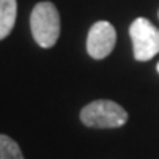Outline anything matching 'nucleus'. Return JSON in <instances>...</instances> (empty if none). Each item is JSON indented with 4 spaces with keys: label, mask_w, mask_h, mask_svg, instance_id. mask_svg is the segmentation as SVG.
Here are the masks:
<instances>
[{
    "label": "nucleus",
    "mask_w": 159,
    "mask_h": 159,
    "mask_svg": "<svg viewBox=\"0 0 159 159\" xmlns=\"http://www.w3.org/2000/svg\"><path fill=\"white\" fill-rule=\"evenodd\" d=\"M156 70H157V73H159V62H157V65H156Z\"/></svg>",
    "instance_id": "7"
},
{
    "label": "nucleus",
    "mask_w": 159,
    "mask_h": 159,
    "mask_svg": "<svg viewBox=\"0 0 159 159\" xmlns=\"http://www.w3.org/2000/svg\"><path fill=\"white\" fill-rule=\"evenodd\" d=\"M0 159H25L18 143L2 133H0Z\"/></svg>",
    "instance_id": "6"
},
{
    "label": "nucleus",
    "mask_w": 159,
    "mask_h": 159,
    "mask_svg": "<svg viewBox=\"0 0 159 159\" xmlns=\"http://www.w3.org/2000/svg\"><path fill=\"white\" fill-rule=\"evenodd\" d=\"M31 33L36 44L49 49L54 47L60 36V15L52 2H39L31 11Z\"/></svg>",
    "instance_id": "1"
},
{
    "label": "nucleus",
    "mask_w": 159,
    "mask_h": 159,
    "mask_svg": "<svg viewBox=\"0 0 159 159\" xmlns=\"http://www.w3.org/2000/svg\"><path fill=\"white\" fill-rule=\"evenodd\" d=\"M115 41H117V33L109 21H96L89 28L88 39H86V50L96 60L106 59L114 50Z\"/></svg>",
    "instance_id": "4"
},
{
    "label": "nucleus",
    "mask_w": 159,
    "mask_h": 159,
    "mask_svg": "<svg viewBox=\"0 0 159 159\" xmlns=\"http://www.w3.org/2000/svg\"><path fill=\"white\" fill-rule=\"evenodd\" d=\"M16 21V0H0V41L5 39Z\"/></svg>",
    "instance_id": "5"
},
{
    "label": "nucleus",
    "mask_w": 159,
    "mask_h": 159,
    "mask_svg": "<svg viewBox=\"0 0 159 159\" xmlns=\"http://www.w3.org/2000/svg\"><path fill=\"white\" fill-rule=\"evenodd\" d=\"M80 120L91 128H119L127 124L128 114L114 101L98 99L83 107L80 112Z\"/></svg>",
    "instance_id": "2"
},
{
    "label": "nucleus",
    "mask_w": 159,
    "mask_h": 159,
    "mask_svg": "<svg viewBox=\"0 0 159 159\" xmlns=\"http://www.w3.org/2000/svg\"><path fill=\"white\" fill-rule=\"evenodd\" d=\"M130 38L136 60L146 62L159 54V30L148 18H136L130 25Z\"/></svg>",
    "instance_id": "3"
}]
</instances>
